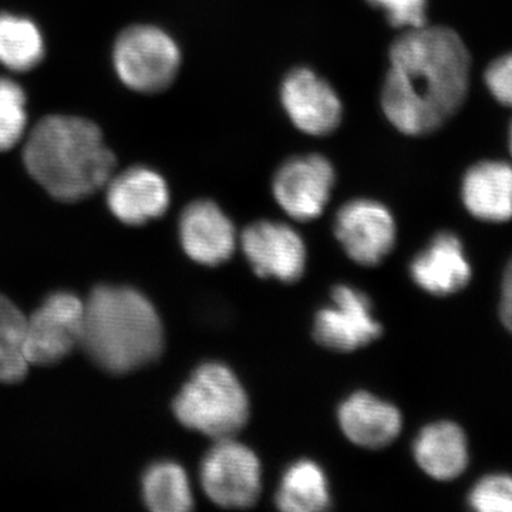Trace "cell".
Listing matches in <instances>:
<instances>
[{
	"label": "cell",
	"instance_id": "1",
	"mask_svg": "<svg viewBox=\"0 0 512 512\" xmlns=\"http://www.w3.org/2000/svg\"><path fill=\"white\" fill-rule=\"evenodd\" d=\"M470 84V55L454 30L410 29L390 49L382 90L387 120L407 136L444 126L463 106Z\"/></svg>",
	"mask_w": 512,
	"mask_h": 512
},
{
	"label": "cell",
	"instance_id": "8",
	"mask_svg": "<svg viewBox=\"0 0 512 512\" xmlns=\"http://www.w3.org/2000/svg\"><path fill=\"white\" fill-rule=\"evenodd\" d=\"M333 184L335 170L328 158L318 154L293 157L275 174V200L293 220H315L328 205Z\"/></svg>",
	"mask_w": 512,
	"mask_h": 512
},
{
	"label": "cell",
	"instance_id": "25",
	"mask_svg": "<svg viewBox=\"0 0 512 512\" xmlns=\"http://www.w3.org/2000/svg\"><path fill=\"white\" fill-rule=\"evenodd\" d=\"M383 10L394 28L417 29L426 25V0H367Z\"/></svg>",
	"mask_w": 512,
	"mask_h": 512
},
{
	"label": "cell",
	"instance_id": "6",
	"mask_svg": "<svg viewBox=\"0 0 512 512\" xmlns=\"http://www.w3.org/2000/svg\"><path fill=\"white\" fill-rule=\"evenodd\" d=\"M84 302L70 292L50 295L25 326V353L29 365L60 362L82 340Z\"/></svg>",
	"mask_w": 512,
	"mask_h": 512
},
{
	"label": "cell",
	"instance_id": "3",
	"mask_svg": "<svg viewBox=\"0 0 512 512\" xmlns=\"http://www.w3.org/2000/svg\"><path fill=\"white\" fill-rule=\"evenodd\" d=\"M163 326L146 296L123 286H99L84 302L80 345L110 373L148 365L163 349Z\"/></svg>",
	"mask_w": 512,
	"mask_h": 512
},
{
	"label": "cell",
	"instance_id": "18",
	"mask_svg": "<svg viewBox=\"0 0 512 512\" xmlns=\"http://www.w3.org/2000/svg\"><path fill=\"white\" fill-rule=\"evenodd\" d=\"M413 450L419 466L436 480H454L468 464L466 434L451 421L424 427L414 441Z\"/></svg>",
	"mask_w": 512,
	"mask_h": 512
},
{
	"label": "cell",
	"instance_id": "17",
	"mask_svg": "<svg viewBox=\"0 0 512 512\" xmlns=\"http://www.w3.org/2000/svg\"><path fill=\"white\" fill-rule=\"evenodd\" d=\"M461 195L467 210L478 220H511L512 167L490 161L474 165L464 177Z\"/></svg>",
	"mask_w": 512,
	"mask_h": 512
},
{
	"label": "cell",
	"instance_id": "24",
	"mask_svg": "<svg viewBox=\"0 0 512 512\" xmlns=\"http://www.w3.org/2000/svg\"><path fill=\"white\" fill-rule=\"evenodd\" d=\"M468 503L480 512H512V476L490 474L481 478L471 488Z\"/></svg>",
	"mask_w": 512,
	"mask_h": 512
},
{
	"label": "cell",
	"instance_id": "16",
	"mask_svg": "<svg viewBox=\"0 0 512 512\" xmlns=\"http://www.w3.org/2000/svg\"><path fill=\"white\" fill-rule=\"evenodd\" d=\"M339 423L352 443L375 450L396 440L402 430V414L393 404L359 392L340 406Z\"/></svg>",
	"mask_w": 512,
	"mask_h": 512
},
{
	"label": "cell",
	"instance_id": "14",
	"mask_svg": "<svg viewBox=\"0 0 512 512\" xmlns=\"http://www.w3.org/2000/svg\"><path fill=\"white\" fill-rule=\"evenodd\" d=\"M184 251L198 264L215 266L235 251V228L215 202L201 200L185 208L180 220Z\"/></svg>",
	"mask_w": 512,
	"mask_h": 512
},
{
	"label": "cell",
	"instance_id": "9",
	"mask_svg": "<svg viewBox=\"0 0 512 512\" xmlns=\"http://www.w3.org/2000/svg\"><path fill=\"white\" fill-rule=\"evenodd\" d=\"M332 301L316 315L313 335L319 345L352 352L382 335V326L373 318L372 303L365 293L339 285L333 289Z\"/></svg>",
	"mask_w": 512,
	"mask_h": 512
},
{
	"label": "cell",
	"instance_id": "10",
	"mask_svg": "<svg viewBox=\"0 0 512 512\" xmlns=\"http://www.w3.org/2000/svg\"><path fill=\"white\" fill-rule=\"evenodd\" d=\"M335 234L346 254L365 266L379 265L396 242L393 215L380 202L355 200L340 208Z\"/></svg>",
	"mask_w": 512,
	"mask_h": 512
},
{
	"label": "cell",
	"instance_id": "5",
	"mask_svg": "<svg viewBox=\"0 0 512 512\" xmlns=\"http://www.w3.org/2000/svg\"><path fill=\"white\" fill-rule=\"evenodd\" d=\"M114 66L121 82L138 93H160L173 84L181 66L180 47L156 26L124 30L114 45Z\"/></svg>",
	"mask_w": 512,
	"mask_h": 512
},
{
	"label": "cell",
	"instance_id": "22",
	"mask_svg": "<svg viewBox=\"0 0 512 512\" xmlns=\"http://www.w3.org/2000/svg\"><path fill=\"white\" fill-rule=\"evenodd\" d=\"M26 316L18 306L0 295V382L15 383L26 376Z\"/></svg>",
	"mask_w": 512,
	"mask_h": 512
},
{
	"label": "cell",
	"instance_id": "26",
	"mask_svg": "<svg viewBox=\"0 0 512 512\" xmlns=\"http://www.w3.org/2000/svg\"><path fill=\"white\" fill-rule=\"evenodd\" d=\"M485 83L495 99L512 107V55L500 57L488 67Z\"/></svg>",
	"mask_w": 512,
	"mask_h": 512
},
{
	"label": "cell",
	"instance_id": "19",
	"mask_svg": "<svg viewBox=\"0 0 512 512\" xmlns=\"http://www.w3.org/2000/svg\"><path fill=\"white\" fill-rule=\"evenodd\" d=\"M276 504L286 512H318L330 504L328 480L318 464L298 461L282 477Z\"/></svg>",
	"mask_w": 512,
	"mask_h": 512
},
{
	"label": "cell",
	"instance_id": "15",
	"mask_svg": "<svg viewBox=\"0 0 512 512\" xmlns=\"http://www.w3.org/2000/svg\"><path fill=\"white\" fill-rule=\"evenodd\" d=\"M412 278L431 295H453L470 282L471 265L460 239L450 232L437 235L429 247L414 258Z\"/></svg>",
	"mask_w": 512,
	"mask_h": 512
},
{
	"label": "cell",
	"instance_id": "20",
	"mask_svg": "<svg viewBox=\"0 0 512 512\" xmlns=\"http://www.w3.org/2000/svg\"><path fill=\"white\" fill-rule=\"evenodd\" d=\"M45 57V40L39 28L20 16L0 15V63L15 72L35 69Z\"/></svg>",
	"mask_w": 512,
	"mask_h": 512
},
{
	"label": "cell",
	"instance_id": "23",
	"mask_svg": "<svg viewBox=\"0 0 512 512\" xmlns=\"http://www.w3.org/2000/svg\"><path fill=\"white\" fill-rule=\"evenodd\" d=\"M28 124L26 93L20 84L0 77V153L22 140Z\"/></svg>",
	"mask_w": 512,
	"mask_h": 512
},
{
	"label": "cell",
	"instance_id": "13",
	"mask_svg": "<svg viewBox=\"0 0 512 512\" xmlns=\"http://www.w3.org/2000/svg\"><path fill=\"white\" fill-rule=\"evenodd\" d=\"M107 205L114 217L128 225L160 218L170 205V190L163 177L147 167H133L109 180Z\"/></svg>",
	"mask_w": 512,
	"mask_h": 512
},
{
	"label": "cell",
	"instance_id": "28",
	"mask_svg": "<svg viewBox=\"0 0 512 512\" xmlns=\"http://www.w3.org/2000/svg\"><path fill=\"white\" fill-rule=\"evenodd\" d=\"M511 154H512V127H511Z\"/></svg>",
	"mask_w": 512,
	"mask_h": 512
},
{
	"label": "cell",
	"instance_id": "2",
	"mask_svg": "<svg viewBox=\"0 0 512 512\" xmlns=\"http://www.w3.org/2000/svg\"><path fill=\"white\" fill-rule=\"evenodd\" d=\"M29 174L56 200L90 197L109 183L116 157L92 121L72 116L40 120L26 141Z\"/></svg>",
	"mask_w": 512,
	"mask_h": 512
},
{
	"label": "cell",
	"instance_id": "4",
	"mask_svg": "<svg viewBox=\"0 0 512 512\" xmlns=\"http://www.w3.org/2000/svg\"><path fill=\"white\" fill-rule=\"evenodd\" d=\"M174 413L188 429L214 440L232 439L247 424L248 396L221 363H205L175 397Z\"/></svg>",
	"mask_w": 512,
	"mask_h": 512
},
{
	"label": "cell",
	"instance_id": "11",
	"mask_svg": "<svg viewBox=\"0 0 512 512\" xmlns=\"http://www.w3.org/2000/svg\"><path fill=\"white\" fill-rule=\"evenodd\" d=\"M281 101L293 126L309 136H328L342 120V101L338 93L306 67L292 70L285 77Z\"/></svg>",
	"mask_w": 512,
	"mask_h": 512
},
{
	"label": "cell",
	"instance_id": "27",
	"mask_svg": "<svg viewBox=\"0 0 512 512\" xmlns=\"http://www.w3.org/2000/svg\"><path fill=\"white\" fill-rule=\"evenodd\" d=\"M500 315L505 328L512 332V259L504 271L503 285H501Z\"/></svg>",
	"mask_w": 512,
	"mask_h": 512
},
{
	"label": "cell",
	"instance_id": "21",
	"mask_svg": "<svg viewBox=\"0 0 512 512\" xmlns=\"http://www.w3.org/2000/svg\"><path fill=\"white\" fill-rule=\"evenodd\" d=\"M143 495L147 507L156 512H185L191 510L190 481L178 464H154L143 478Z\"/></svg>",
	"mask_w": 512,
	"mask_h": 512
},
{
	"label": "cell",
	"instance_id": "7",
	"mask_svg": "<svg viewBox=\"0 0 512 512\" xmlns=\"http://www.w3.org/2000/svg\"><path fill=\"white\" fill-rule=\"evenodd\" d=\"M201 484L221 507H252L261 493V464L254 451L234 437L217 440L202 461Z\"/></svg>",
	"mask_w": 512,
	"mask_h": 512
},
{
	"label": "cell",
	"instance_id": "12",
	"mask_svg": "<svg viewBox=\"0 0 512 512\" xmlns=\"http://www.w3.org/2000/svg\"><path fill=\"white\" fill-rule=\"evenodd\" d=\"M242 249L262 278L295 282L306 265V248L298 232L274 221H258L242 234Z\"/></svg>",
	"mask_w": 512,
	"mask_h": 512
}]
</instances>
